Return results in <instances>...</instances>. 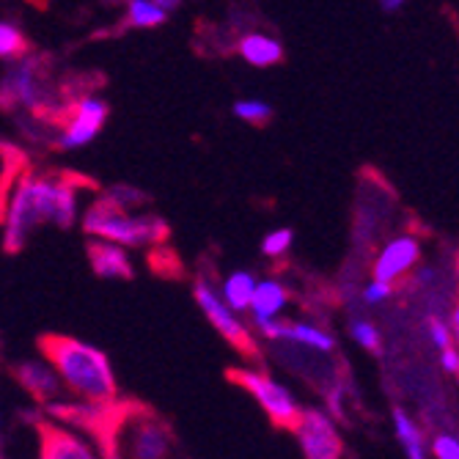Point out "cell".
Wrapping results in <instances>:
<instances>
[{
  "mask_svg": "<svg viewBox=\"0 0 459 459\" xmlns=\"http://www.w3.org/2000/svg\"><path fill=\"white\" fill-rule=\"evenodd\" d=\"M58 415H74L102 443L105 459H182L171 424L135 402H110L86 407H56Z\"/></svg>",
  "mask_w": 459,
  "mask_h": 459,
  "instance_id": "1",
  "label": "cell"
},
{
  "mask_svg": "<svg viewBox=\"0 0 459 459\" xmlns=\"http://www.w3.org/2000/svg\"><path fill=\"white\" fill-rule=\"evenodd\" d=\"M39 350L64 380V385L86 404H110L118 399L116 374L102 350L72 336H58V333L41 336Z\"/></svg>",
  "mask_w": 459,
  "mask_h": 459,
  "instance_id": "2",
  "label": "cell"
},
{
  "mask_svg": "<svg viewBox=\"0 0 459 459\" xmlns=\"http://www.w3.org/2000/svg\"><path fill=\"white\" fill-rule=\"evenodd\" d=\"M86 234H94L100 239L116 242V245H165L171 237V229L162 218L154 215H133L127 206H121L110 195L97 198L86 218H82Z\"/></svg>",
  "mask_w": 459,
  "mask_h": 459,
  "instance_id": "3",
  "label": "cell"
},
{
  "mask_svg": "<svg viewBox=\"0 0 459 459\" xmlns=\"http://www.w3.org/2000/svg\"><path fill=\"white\" fill-rule=\"evenodd\" d=\"M229 380L234 385H239L242 391H247L250 396L256 399V404L267 412V419L278 427L291 432L300 421V412L303 407L295 402L289 388H283L278 380H273L270 374L259 371V368H250V366H239V368H229Z\"/></svg>",
  "mask_w": 459,
  "mask_h": 459,
  "instance_id": "4",
  "label": "cell"
},
{
  "mask_svg": "<svg viewBox=\"0 0 459 459\" xmlns=\"http://www.w3.org/2000/svg\"><path fill=\"white\" fill-rule=\"evenodd\" d=\"M193 295H195V303L201 306L204 316L212 322V327L221 333V336L245 358L256 360L259 358V347L254 342V336H250V330L239 322V316L223 303V298L218 295V291L212 289V283L206 278H198L195 286H193Z\"/></svg>",
  "mask_w": 459,
  "mask_h": 459,
  "instance_id": "5",
  "label": "cell"
},
{
  "mask_svg": "<svg viewBox=\"0 0 459 459\" xmlns=\"http://www.w3.org/2000/svg\"><path fill=\"white\" fill-rule=\"evenodd\" d=\"M300 440L306 459H342L344 440L333 424V419L322 410H303L298 427L291 429Z\"/></svg>",
  "mask_w": 459,
  "mask_h": 459,
  "instance_id": "6",
  "label": "cell"
},
{
  "mask_svg": "<svg viewBox=\"0 0 459 459\" xmlns=\"http://www.w3.org/2000/svg\"><path fill=\"white\" fill-rule=\"evenodd\" d=\"M41 74H45V66H39L36 61L20 64L9 74L6 86H4L9 105L12 102H22L28 108H33L36 113H45L48 105H50V91L45 86V80H41ZM50 110H53V105H50Z\"/></svg>",
  "mask_w": 459,
  "mask_h": 459,
  "instance_id": "7",
  "label": "cell"
},
{
  "mask_svg": "<svg viewBox=\"0 0 459 459\" xmlns=\"http://www.w3.org/2000/svg\"><path fill=\"white\" fill-rule=\"evenodd\" d=\"M69 118L64 121V138H61V146H82L89 143L108 118V105L100 102V100H91V97H82L80 102H74L69 110Z\"/></svg>",
  "mask_w": 459,
  "mask_h": 459,
  "instance_id": "8",
  "label": "cell"
},
{
  "mask_svg": "<svg viewBox=\"0 0 459 459\" xmlns=\"http://www.w3.org/2000/svg\"><path fill=\"white\" fill-rule=\"evenodd\" d=\"M419 259H421L419 239L415 237H396L383 247V254L377 256V262H374V281L394 283L419 264Z\"/></svg>",
  "mask_w": 459,
  "mask_h": 459,
  "instance_id": "9",
  "label": "cell"
},
{
  "mask_svg": "<svg viewBox=\"0 0 459 459\" xmlns=\"http://www.w3.org/2000/svg\"><path fill=\"white\" fill-rule=\"evenodd\" d=\"M39 459H97L91 446L74 432L41 421L39 424Z\"/></svg>",
  "mask_w": 459,
  "mask_h": 459,
  "instance_id": "10",
  "label": "cell"
},
{
  "mask_svg": "<svg viewBox=\"0 0 459 459\" xmlns=\"http://www.w3.org/2000/svg\"><path fill=\"white\" fill-rule=\"evenodd\" d=\"M80 190H97V182L82 174H74V171L53 174V218L50 221L58 223L61 229L72 226V221H74Z\"/></svg>",
  "mask_w": 459,
  "mask_h": 459,
  "instance_id": "11",
  "label": "cell"
},
{
  "mask_svg": "<svg viewBox=\"0 0 459 459\" xmlns=\"http://www.w3.org/2000/svg\"><path fill=\"white\" fill-rule=\"evenodd\" d=\"M86 254H89L91 270H94L100 278L130 281V278L135 275L130 256L124 254V247H121V245H116V242H108V239L94 237V239L86 245Z\"/></svg>",
  "mask_w": 459,
  "mask_h": 459,
  "instance_id": "12",
  "label": "cell"
},
{
  "mask_svg": "<svg viewBox=\"0 0 459 459\" xmlns=\"http://www.w3.org/2000/svg\"><path fill=\"white\" fill-rule=\"evenodd\" d=\"M14 380L39 402H53L61 394V383L58 374L53 371V366L39 363V360H22L14 366Z\"/></svg>",
  "mask_w": 459,
  "mask_h": 459,
  "instance_id": "13",
  "label": "cell"
},
{
  "mask_svg": "<svg viewBox=\"0 0 459 459\" xmlns=\"http://www.w3.org/2000/svg\"><path fill=\"white\" fill-rule=\"evenodd\" d=\"M281 342H295L300 347H308L314 352H333L336 350V339L325 333L316 325H306V322H283V333H281Z\"/></svg>",
  "mask_w": 459,
  "mask_h": 459,
  "instance_id": "14",
  "label": "cell"
},
{
  "mask_svg": "<svg viewBox=\"0 0 459 459\" xmlns=\"http://www.w3.org/2000/svg\"><path fill=\"white\" fill-rule=\"evenodd\" d=\"M286 300H289V291L278 281H262L254 289V298H250L247 311L254 314V319H270L283 311Z\"/></svg>",
  "mask_w": 459,
  "mask_h": 459,
  "instance_id": "15",
  "label": "cell"
},
{
  "mask_svg": "<svg viewBox=\"0 0 459 459\" xmlns=\"http://www.w3.org/2000/svg\"><path fill=\"white\" fill-rule=\"evenodd\" d=\"M394 429H396V437L407 454V459H427V446H424V432L421 427L415 424L404 410H394Z\"/></svg>",
  "mask_w": 459,
  "mask_h": 459,
  "instance_id": "16",
  "label": "cell"
},
{
  "mask_svg": "<svg viewBox=\"0 0 459 459\" xmlns=\"http://www.w3.org/2000/svg\"><path fill=\"white\" fill-rule=\"evenodd\" d=\"M239 53L245 61H250L254 66H273V64H281L283 61V50L275 39H267V36H245L242 45H239Z\"/></svg>",
  "mask_w": 459,
  "mask_h": 459,
  "instance_id": "17",
  "label": "cell"
},
{
  "mask_svg": "<svg viewBox=\"0 0 459 459\" xmlns=\"http://www.w3.org/2000/svg\"><path fill=\"white\" fill-rule=\"evenodd\" d=\"M254 289H256V278L254 275H250V273H234L223 283V303L234 314L247 311L250 308V298H254Z\"/></svg>",
  "mask_w": 459,
  "mask_h": 459,
  "instance_id": "18",
  "label": "cell"
},
{
  "mask_svg": "<svg viewBox=\"0 0 459 459\" xmlns=\"http://www.w3.org/2000/svg\"><path fill=\"white\" fill-rule=\"evenodd\" d=\"M165 20V12L157 9L154 4H149V0H133L130 4V17L127 22L130 25H138V28H154Z\"/></svg>",
  "mask_w": 459,
  "mask_h": 459,
  "instance_id": "19",
  "label": "cell"
},
{
  "mask_svg": "<svg viewBox=\"0 0 459 459\" xmlns=\"http://www.w3.org/2000/svg\"><path fill=\"white\" fill-rule=\"evenodd\" d=\"M28 39L12 28V25H0V58H20L28 53Z\"/></svg>",
  "mask_w": 459,
  "mask_h": 459,
  "instance_id": "20",
  "label": "cell"
},
{
  "mask_svg": "<svg viewBox=\"0 0 459 459\" xmlns=\"http://www.w3.org/2000/svg\"><path fill=\"white\" fill-rule=\"evenodd\" d=\"M352 339H355L363 350H368V352H380V350H383V336H380V330L374 327L371 322H366V319H355V322H352Z\"/></svg>",
  "mask_w": 459,
  "mask_h": 459,
  "instance_id": "21",
  "label": "cell"
},
{
  "mask_svg": "<svg viewBox=\"0 0 459 459\" xmlns=\"http://www.w3.org/2000/svg\"><path fill=\"white\" fill-rule=\"evenodd\" d=\"M237 116L239 118H245V121H250L254 127H264V124L273 118V110H270V105H264V102H237Z\"/></svg>",
  "mask_w": 459,
  "mask_h": 459,
  "instance_id": "22",
  "label": "cell"
},
{
  "mask_svg": "<svg viewBox=\"0 0 459 459\" xmlns=\"http://www.w3.org/2000/svg\"><path fill=\"white\" fill-rule=\"evenodd\" d=\"M289 245H291V231L289 229H281V231H273V234L264 237L262 250H264V256L275 259V256H283L286 254Z\"/></svg>",
  "mask_w": 459,
  "mask_h": 459,
  "instance_id": "23",
  "label": "cell"
},
{
  "mask_svg": "<svg viewBox=\"0 0 459 459\" xmlns=\"http://www.w3.org/2000/svg\"><path fill=\"white\" fill-rule=\"evenodd\" d=\"M429 336H432V342H435V347L443 352V350H448V347H454V330L443 322V319H437V316H429Z\"/></svg>",
  "mask_w": 459,
  "mask_h": 459,
  "instance_id": "24",
  "label": "cell"
},
{
  "mask_svg": "<svg viewBox=\"0 0 459 459\" xmlns=\"http://www.w3.org/2000/svg\"><path fill=\"white\" fill-rule=\"evenodd\" d=\"M432 454L437 459H459V440L454 435H437L435 443H432Z\"/></svg>",
  "mask_w": 459,
  "mask_h": 459,
  "instance_id": "25",
  "label": "cell"
},
{
  "mask_svg": "<svg viewBox=\"0 0 459 459\" xmlns=\"http://www.w3.org/2000/svg\"><path fill=\"white\" fill-rule=\"evenodd\" d=\"M394 283H385V281H371L366 289H363V300L366 303H383L394 295Z\"/></svg>",
  "mask_w": 459,
  "mask_h": 459,
  "instance_id": "26",
  "label": "cell"
},
{
  "mask_svg": "<svg viewBox=\"0 0 459 459\" xmlns=\"http://www.w3.org/2000/svg\"><path fill=\"white\" fill-rule=\"evenodd\" d=\"M440 363H443V368H446L448 374H456V371H459V355H456V347H448V350H443V355H440Z\"/></svg>",
  "mask_w": 459,
  "mask_h": 459,
  "instance_id": "27",
  "label": "cell"
},
{
  "mask_svg": "<svg viewBox=\"0 0 459 459\" xmlns=\"http://www.w3.org/2000/svg\"><path fill=\"white\" fill-rule=\"evenodd\" d=\"M154 6L162 9V12H169V9H177L179 6V0H154Z\"/></svg>",
  "mask_w": 459,
  "mask_h": 459,
  "instance_id": "28",
  "label": "cell"
},
{
  "mask_svg": "<svg viewBox=\"0 0 459 459\" xmlns=\"http://www.w3.org/2000/svg\"><path fill=\"white\" fill-rule=\"evenodd\" d=\"M404 4V0H383V9H388V12H394V9H399Z\"/></svg>",
  "mask_w": 459,
  "mask_h": 459,
  "instance_id": "29",
  "label": "cell"
}]
</instances>
